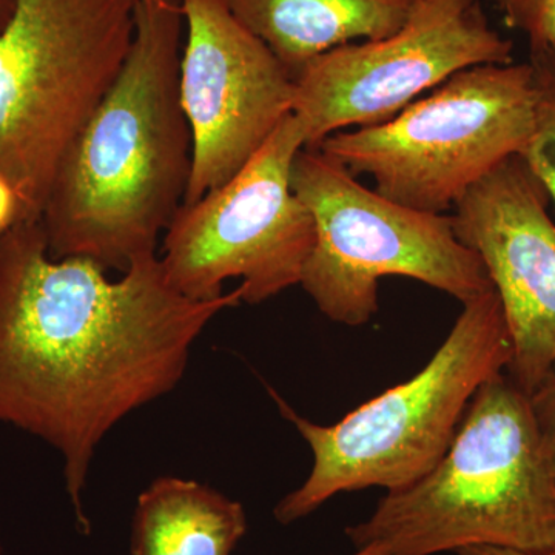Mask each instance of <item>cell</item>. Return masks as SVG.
<instances>
[{
    "instance_id": "obj_1",
    "label": "cell",
    "mask_w": 555,
    "mask_h": 555,
    "mask_svg": "<svg viewBox=\"0 0 555 555\" xmlns=\"http://www.w3.org/2000/svg\"><path fill=\"white\" fill-rule=\"evenodd\" d=\"M241 302V286L211 301L182 297L158 255L137 259L119 280L91 259L53 258L40 219L0 235V423L62 456L82 534L101 441L171 392L204 328Z\"/></svg>"
},
{
    "instance_id": "obj_2",
    "label": "cell",
    "mask_w": 555,
    "mask_h": 555,
    "mask_svg": "<svg viewBox=\"0 0 555 555\" xmlns=\"http://www.w3.org/2000/svg\"><path fill=\"white\" fill-rule=\"evenodd\" d=\"M184 28L181 5L138 2L126 64L51 182L40 215L51 257L124 273L158 255L192 175V130L179 98Z\"/></svg>"
},
{
    "instance_id": "obj_3",
    "label": "cell",
    "mask_w": 555,
    "mask_h": 555,
    "mask_svg": "<svg viewBox=\"0 0 555 555\" xmlns=\"http://www.w3.org/2000/svg\"><path fill=\"white\" fill-rule=\"evenodd\" d=\"M357 550L434 555L467 546L555 551V476L528 393L500 372L477 390L437 466L346 529Z\"/></svg>"
},
{
    "instance_id": "obj_4",
    "label": "cell",
    "mask_w": 555,
    "mask_h": 555,
    "mask_svg": "<svg viewBox=\"0 0 555 555\" xmlns=\"http://www.w3.org/2000/svg\"><path fill=\"white\" fill-rule=\"evenodd\" d=\"M511 360L513 339L491 291L463 305L448 338L418 374L334 425L310 422L269 389L313 454L308 480L273 511L278 524H295L341 492L398 491L425 477L447 454L477 390Z\"/></svg>"
},
{
    "instance_id": "obj_5",
    "label": "cell",
    "mask_w": 555,
    "mask_h": 555,
    "mask_svg": "<svg viewBox=\"0 0 555 555\" xmlns=\"http://www.w3.org/2000/svg\"><path fill=\"white\" fill-rule=\"evenodd\" d=\"M137 0H17L0 33V178L38 221L65 152L118 79Z\"/></svg>"
},
{
    "instance_id": "obj_6",
    "label": "cell",
    "mask_w": 555,
    "mask_h": 555,
    "mask_svg": "<svg viewBox=\"0 0 555 555\" xmlns=\"http://www.w3.org/2000/svg\"><path fill=\"white\" fill-rule=\"evenodd\" d=\"M532 69L525 64L463 69L377 126L339 131L318 150L379 195L429 214L454 208L500 164L524 155L534 127Z\"/></svg>"
},
{
    "instance_id": "obj_7",
    "label": "cell",
    "mask_w": 555,
    "mask_h": 555,
    "mask_svg": "<svg viewBox=\"0 0 555 555\" xmlns=\"http://www.w3.org/2000/svg\"><path fill=\"white\" fill-rule=\"evenodd\" d=\"M292 188L315 221L299 286L328 320L352 327L369 323L385 276L412 278L462 305L494 291L476 251L456 238L451 217L364 188L320 150L298 153Z\"/></svg>"
},
{
    "instance_id": "obj_8",
    "label": "cell",
    "mask_w": 555,
    "mask_h": 555,
    "mask_svg": "<svg viewBox=\"0 0 555 555\" xmlns=\"http://www.w3.org/2000/svg\"><path fill=\"white\" fill-rule=\"evenodd\" d=\"M302 149L305 133L291 113L235 177L179 207L158 257L182 297L211 301L240 278L243 302L259 305L301 283L315 244V221L292 188Z\"/></svg>"
},
{
    "instance_id": "obj_9",
    "label": "cell",
    "mask_w": 555,
    "mask_h": 555,
    "mask_svg": "<svg viewBox=\"0 0 555 555\" xmlns=\"http://www.w3.org/2000/svg\"><path fill=\"white\" fill-rule=\"evenodd\" d=\"M513 42L480 0H418L400 30L321 54L294 79L306 149L350 127L386 122L463 69L513 62Z\"/></svg>"
},
{
    "instance_id": "obj_10",
    "label": "cell",
    "mask_w": 555,
    "mask_h": 555,
    "mask_svg": "<svg viewBox=\"0 0 555 555\" xmlns=\"http://www.w3.org/2000/svg\"><path fill=\"white\" fill-rule=\"evenodd\" d=\"M179 98L192 130L184 204L225 184L294 107V79L225 0H181Z\"/></svg>"
},
{
    "instance_id": "obj_11",
    "label": "cell",
    "mask_w": 555,
    "mask_h": 555,
    "mask_svg": "<svg viewBox=\"0 0 555 555\" xmlns=\"http://www.w3.org/2000/svg\"><path fill=\"white\" fill-rule=\"evenodd\" d=\"M545 188L521 156L477 182L451 215L502 302L513 360L506 372L531 396L555 363V224Z\"/></svg>"
},
{
    "instance_id": "obj_12",
    "label": "cell",
    "mask_w": 555,
    "mask_h": 555,
    "mask_svg": "<svg viewBox=\"0 0 555 555\" xmlns=\"http://www.w3.org/2000/svg\"><path fill=\"white\" fill-rule=\"evenodd\" d=\"M292 79L327 51L403 27L418 0H225Z\"/></svg>"
},
{
    "instance_id": "obj_13",
    "label": "cell",
    "mask_w": 555,
    "mask_h": 555,
    "mask_svg": "<svg viewBox=\"0 0 555 555\" xmlns=\"http://www.w3.org/2000/svg\"><path fill=\"white\" fill-rule=\"evenodd\" d=\"M247 528L240 502L195 480L160 477L138 496L130 555H233Z\"/></svg>"
},
{
    "instance_id": "obj_14",
    "label": "cell",
    "mask_w": 555,
    "mask_h": 555,
    "mask_svg": "<svg viewBox=\"0 0 555 555\" xmlns=\"http://www.w3.org/2000/svg\"><path fill=\"white\" fill-rule=\"evenodd\" d=\"M534 80V127L521 158L555 204V47L529 49Z\"/></svg>"
},
{
    "instance_id": "obj_15",
    "label": "cell",
    "mask_w": 555,
    "mask_h": 555,
    "mask_svg": "<svg viewBox=\"0 0 555 555\" xmlns=\"http://www.w3.org/2000/svg\"><path fill=\"white\" fill-rule=\"evenodd\" d=\"M506 24L532 47H555V0H494Z\"/></svg>"
},
{
    "instance_id": "obj_16",
    "label": "cell",
    "mask_w": 555,
    "mask_h": 555,
    "mask_svg": "<svg viewBox=\"0 0 555 555\" xmlns=\"http://www.w3.org/2000/svg\"><path fill=\"white\" fill-rule=\"evenodd\" d=\"M537 427L555 476V363L529 396Z\"/></svg>"
},
{
    "instance_id": "obj_17",
    "label": "cell",
    "mask_w": 555,
    "mask_h": 555,
    "mask_svg": "<svg viewBox=\"0 0 555 555\" xmlns=\"http://www.w3.org/2000/svg\"><path fill=\"white\" fill-rule=\"evenodd\" d=\"M20 222V203H17L16 195H14L13 189L0 178V235Z\"/></svg>"
},
{
    "instance_id": "obj_18",
    "label": "cell",
    "mask_w": 555,
    "mask_h": 555,
    "mask_svg": "<svg viewBox=\"0 0 555 555\" xmlns=\"http://www.w3.org/2000/svg\"><path fill=\"white\" fill-rule=\"evenodd\" d=\"M455 553L456 555H555V551L546 554H534L525 553V551L509 550V547L496 546H467L455 551Z\"/></svg>"
},
{
    "instance_id": "obj_19",
    "label": "cell",
    "mask_w": 555,
    "mask_h": 555,
    "mask_svg": "<svg viewBox=\"0 0 555 555\" xmlns=\"http://www.w3.org/2000/svg\"><path fill=\"white\" fill-rule=\"evenodd\" d=\"M17 0H0V33L5 30L10 24L14 11H16Z\"/></svg>"
},
{
    "instance_id": "obj_20",
    "label": "cell",
    "mask_w": 555,
    "mask_h": 555,
    "mask_svg": "<svg viewBox=\"0 0 555 555\" xmlns=\"http://www.w3.org/2000/svg\"><path fill=\"white\" fill-rule=\"evenodd\" d=\"M356 555H396L392 551L387 550L385 546L371 545L366 547H360L357 550Z\"/></svg>"
},
{
    "instance_id": "obj_21",
    "label": "cell",
    "mask_w": 555,
    "mask_h": 555,
    "mask_svg": "<svg viewBox=\"0 0 555 555\" xmlns=\"http://www.w3.org/2000/svg\"><path fill=\"white\" fill-rule=\"evenodd\" d=\"M139 3H149V5H181V0H137Z\"/></svg>"
},
{
    "instance_id": "obj_22",
    "label": "cell",
    "mask_w": 555,
    "mask_h": 555,
    "mask_svg": "<svg viewBox=\"0 0 555 555\" xmlns=\"http://www.w3.org/2000/svg\"><path fill=\"white\" fill-rule=\"evenodd\" d=\"M0 555H9L5 553V550H3L2 545H0Z\"/></svg>"
}]
</instances>
